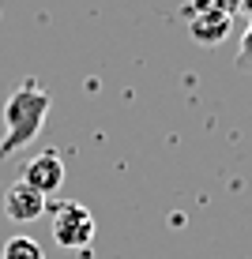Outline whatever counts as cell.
I'll return each mask as SVG.
<instances>
[{
	"label": "cell",
	"mask_w": 252,
	"mask_h": 259,
	"mask_svg": "<svg viewBox=\"0 0 252 259\" xmlns=\"http://www.w3.org/2000/svg\"><path fill=\"white\" fill-rule=\"evenodd\" d=\"M241 64H252V26L245 30V38H241Z\"/></svg>",
	"instance_id": "obj_7"
},
{
	"label": "cell",
	"mask_w": 252,
	"mask_h": 259,
	"mask_svg": "<svg viewBox=\"0 0 252 259\" xmlns=\"http://www.w3.org/2000/svg\"><path fill=\"white\" fill-rule=\"evenodd\" d=\"M23 184H30L38 195H57V188L64 184V162H60L53 150H42V154H34L30 162L23 169Z\"/></svg>",
	"instance_id": "obj_3"
},
{
	"label": "cell",
	"mask_w": 252,
	"mask_h": 259,
	"mask_svg": "<svg viewBox=\"0 0 252 259\" xmlns=\"http://www.w3.org/2000/svg\"><path fill=\"white\" fill-rule=\"evenodd\" d=\"M46 210H49L46 195H38L30 184H23V181H15L12 188L4 192V214L12 222H34V218H42Z\"/></svg>",
	"instance_id": "obj_4"
},
{
	"label": "cell",
	"mask_w": 252,
	"mask_h": 259,
	"mask_svg": "<svg viewBox=\"0 0 252 259\" xmlns=\"http://www.w3.org/2000/svg\"><path fill=\"white\" fill-rule=\"evenodd\" d=\"M226 30H230V15L219 12V8H214L207 19H196V23H192L196 41H222V38H226Z\"/></svg>",
	"instance_id": "obj_5"
},
{
	"label": "cell",
	"mask_w": 252,
	"mask_h": 259,
	"mask_svg": "<svg viewBox=\"0 0 252 259\" xmlns=\"http://www.w3.org/2000/svg\"><path fill=\"white\" fill-rule=\"evenodd\" d=\"M0 259H46V252L34 237H12L0 252Z\"/></svg>",
	"instance_id": "obj_6"
},
{
	"label": "cell",
	"mask_w": 252,
	"mask_h": 259,
	"mask_svg": "<svg viewBox=\"0 0 252 259\" xmlns=\"http://www.w3.org/2000/svg\"><path fill=\"white\" fill-rule=\"evenodd\" d=\"M53 210V237L64 248H87L94 240V218L83 203H57Z\"/></svg>",
	"instance_id": "obj_2"
},
{
	"label": "cell",
	"mask_w": 252,
	"mask_h": 259,
	"mask_svg": "<svg viewBox=\"0 0 252 259\" xmlns=\"http://www.w3.org/2000/svg\"><path fill=\"white\" fill-rule=\"evenodd\" d=\"M53 98L38 87H19L4 102V139H0V158H12L19 147L38 139L42 124L49 117Z\"/></svg>",
	"instance_id": "obj_1"
}]
</instances>
